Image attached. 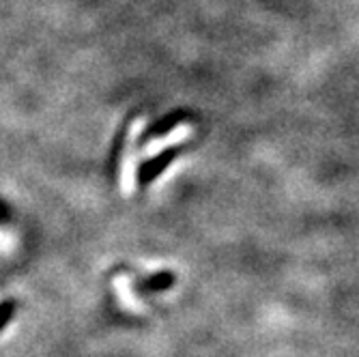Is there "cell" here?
I'll return each instance as SVG.
<instances>
[{"mask_svg": "<svg viewBox=\"0 0 359 357\" xmlns=\"http://www.w3.org/2000/svg\"><path fill=\"white\" fill-rule=\"evenodd\" d=\"M144 129V121L138 119L132 129H129V138H127V147H125V153H123V161H121V189L125 196L134 191L136 187V164H138V157L140 153L136 151V140L140 136V132Z\"/></svg>", "mask_w": 359, "mask_h": 357, "instance_id": "obj_1", "label": "cell"}, {"mask_svg": "<svg viewBox=\"0 0 359 357\" xmlns=\"http://www.w3.org/2000/svg\"><path fill=\"white\" fill-rule=\"evenodd\" d=\"M189 134H194V127H189V125H179V127L172 129V132H168L166 136H161V138H157V140H151V142L144 147L142 155H144L147 159H151V157H155L157 153H161L164 149L183 142Z\"/></svg>", "mask_w": 359, "mask_h": 357, "instance_id": "obj_2", "label": "cell"}, {"mask_svg": "<svg viewBox=\"0 0 359 357\" xmlns=\"http://www.w3.org/2000/svg\"><path fill=\"white\" fill-rule=\"evenodd\" d=\"M9 248H11V239L5 233H0V252H7Z\"/></svg>", "mask_w": 359, "mask_h": 357, "instance_id": "obj_3", "label": "cell"}]
</instances>
